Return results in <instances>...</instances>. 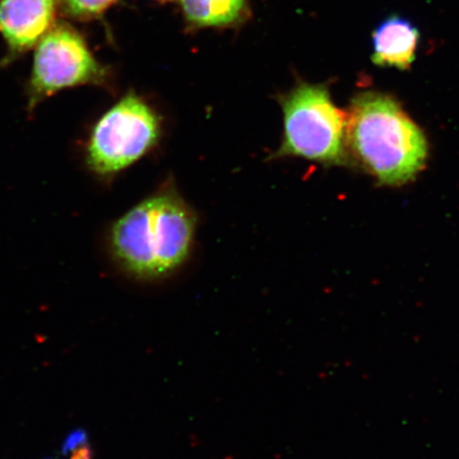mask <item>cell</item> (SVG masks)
I'll list each match as a JSON object with an SVG mask.
<instances>
[{
    "label": "cell",
    "mask_w": 459,
    "mask_h": 459,
    "mask_svg": "<svg viewBox=\"0 0 459 459\" xmlns=\"http://www.w3.org/2000/svg\"><path fill=\"white\" fill-rule=\"evenodd\" d=\"M196 222L180 195L174 188H164L115 223L114 255L136 278H168L191 254Z\"/></svg>",
    "instance_id": "6da1fadb"
},
{
    "label": "cell",
    "mask_w": 459,
    "mask_h": 459,
    "mask_svg": "<svg viewBox=\"0 0 459 459\" xmlns=\"http://www.w3.org/2000/svg\"><path fill=\"white\" fill-rule=\"evenodd\" d=\"M346 143L359 162L388 186L414 179L428 156L422 131L397 101L376 91L360 93L352 100Z\"/></svg>",
    "instance_id": "7a4b0ae2"
},
{
    "label": "cell",
    "mask_w": 459,
    "mask_h": 459,
    "mask_svg": "<svg viewBox=\"0 0 459 459\" xmlns=\"http://www.w3.org/2000/svg\"><path fill=\"white\" fill-rule=\"evenodd\" d=\"M279 103L283 111V141L271 159L343 162L347 117L332 101L325 85L300 82L281 95Z\"/></svg>",
    "instance_id": "3957f363"
},
{
    "label": "cell",
    "mask_w": 459,
    "mask_h": 459,
    "mask_svg": "<svg viewBox=\"0 0 459 459\" xmlns=\"http://www.w3.org/2000/svg\"><path fill=\"white\" fill-rule=\"evenodd\" d=\"M160 118L140 96L129 93L96 124L88 146L91 169L110 176L129 168L157 145Z\"/></svg>",
    "instance_id": "277c9868"
},
{
    "label": "cell",
    "mask_w": 459,
    "mask_h": 459,
    "mask_svg": "<svg viewBox=\"0 0 459 459\" xmlns=\"http://www.w3.org/2000/svg\"><path fill=\"white\" fill-rule=\"evenodd\" d=\"M105 66L96 60L83 36L65 22H56L37 45L29 82V106L74 86L107 82Z\"/></svg>",
    "instance_id": "5b68a950"
},
{
    "label": "cell",
    "mask_w": 459,
    "mask_h": 459,
    "mask_svg": "<svg viewBox=\"0 0 459 459\" xmlns=\"http://www.w3.org/2000/svg\"><path fill=\"white\" fill-rule=\"evenodd\" d=\"M59 0H0V34L9 63L37 46L56 24Z\"/></svg>",
    "instance_id": "8992f818"
},
{
    "label": "cell",
    "mask_w": 459,
    "mask_h": 459,
    "mask_svg": "<svg viewBox=\"0 0 459 459\" xmlns=\"http://www.w3.org/2000/svg\"><path fill=\"white\" fill-rule=\"evenodd\" d=\"M420 32L410 20L393 15L372 34V60L378 66L409 70L416 59Z\"/></svg>",
    "instance_id": "52a82bcc"
},
{
    "label": "cell",
    "mask_w": 459,
    "mask_h": 459,
    "mask_svg": "<svg viewBox=\"0 0 459 459\" xmlns=\"http://www.w3.org/2000/svg\"><path fill=\"white\" fill-rule=\"evenodd\" d=\"M189 28L238 27L250 16L249 0H180Z\"/></svg>",
    "instance_id": "ba28073f"
},
{
    "label": "cell",
    "mask_w": 459,
    "mask_h": 459,
    "mask_svg": "<svg viewBox=\"0 0 459 459\" xmlns=\"http://www.w3.org/2000/svg\"><path fill=\"white\" fill-rule=\"evenodd\" d=\"M118 0H59L63 14L74 21L90 22L100 19Z\"/></svg>",
    "instance_id": "9c48e42d"
},
{
    "label": "cell",
    "mask_w": 459,
    "mask_h": 459,
    "mask_svg": "<svg viewBox=\"0 0 459 459\" xmlns=\"http://www.w3.org/2000/svg\"><path fill=\"white\" fill-rule=\"evenodd\" d=\"M154 2L165 4V3L174 2V0H154Z\"/></svg>",
    "instance_id": "30bf717a"
}]
</instances>
